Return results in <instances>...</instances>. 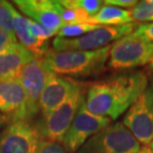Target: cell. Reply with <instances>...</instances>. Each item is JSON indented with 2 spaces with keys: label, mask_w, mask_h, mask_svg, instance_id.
Wrapping results in <instances>:
<instances>
[{
  "label": "cell",
  "mask_w": 153,
  "mask_h": 153,
  "mask_svg": "<svg viewBox=\"0 0 153 153\" xmlns=\"http://www.w3.org/2000/svg\"><path fill=\"white\" fill-rule=\"evenodd\" d=\"M148 85V76L143 71L117 74L88 88L85 108L94 115L115 120L128 111Z\"/></svg>",
  "instance_id": "cell-1"
},
{
  "label": "cell",
  "mask_w": 153,
  "mask_h": 153,
  "mask_svg": "<svg viewBox=\"0 0 153 153\" xmlns=\"http://www.w3.org/2000/svg\"><path fill=\"white\" fill-rule=\"evenodd\" d=\"M111 45L94 51H48L42 60L52 73L91 76L105 72Z\"/></svg>",
  "instance_id": "cell-2"
},
{
  "label": "cell",
  "mask_w": 153,
  "mask_h": 153,
  "mask_svg": "<svg viewBox=\"0 0 153 153\" xmlns=\"http://www.w3.org/2000/svg\"><path fill=\"white\" fill-rule=\"evenodd\" d=\"M85 100L82 82H76L67 99L53 111L41 119L35 125L44 140L62 143L65 134L74 120L76 112Z\"/></svg>",
  "instance_id": "cell-3"
},
{
  "label": "cell",
  "mask_w": 153,
  "mask_h": 153,
  "mask_svg": "<svg viewBox=\"0 0 153 153\" xmlns=\"http://www.w3.org/2000/svg\"><path fill=\"white\" fill-rule=\"evenodd\" d=\"M136 23L119 26H102L78 38H60L53 40L54 51H94L109 46L120 38L131 34L137 28Z\"/></svg>",
  "instance_id": "cell-4"
},
{
  "label": "cell",
  "mask_w": 153,
  "mask_h": 153,
  "mask_svg": "<svg viewBox=\"0 0 153 153\" xmlns=\"http://www.w3.org/2000/svg\"><path fill=\"white\" fill-rule=\"evenodd\" d=\"M153 58V42L133 33L112 43L108 67L111 70H127L148 65Z\"/></svg>",
  "instance_id": "cell-5"
},
{
  "label": "cell",
  "mask_w": 153,
  "mask_h": 153,
  "mask_svg": "<svg viewBox=\"0 0 153 153\" xmlns=\"http://www.w3.org/2000/svg\"><path fill=\"white\" fill-rule=\"evenodd\" d=\"M139 149L140 143L123 123L115 122L91 137L76 153H136Z\"/></svg>",
  "instance_id": "cell-6"
},
{
  "label": "cell",
  "mask_w": 153,
  "mask_h": 153,
  "mask_svg": "<svg viewBox=\"0 0 153 153\" xmlns=\"http://www.w3.org/2000/svg\"><path fill=\"white\" fill-rule=\"evenodd\" d=\"M122 123L140 144L153 140V84L148 85L125 114Z\"/></svg>",
  "instance_id": "cell-7"
},
{
  "label": "cell",
  "mask_w": 153,
  "mask_h": 153,
  "mask_svg": "<svg viewBox=\"0 0 153 153\" xmlns=\"http://www.w3.org/2000/svg\"><path fill=\"white\" fill-rule=\"evenodd\" d=\"M109 124H111V119L91 114L84 102L64 136L63 147L67 152L76 153L91 137L105 129Z\"/></svg>",
  "instance_id": "cell-8"
},
{
  "label": "cell",
  "mask_w": 153,
  "mask_h": 153,
  "mask_svg": "<svg viewBox=\"0 0 153 153\" xmlns=\"http://www.w3.org/2000/svg\"><path fill=\"white\" fill-rule=\"evenodd\" d=\"M44 141L35 125L15 121L0 132V153H37Z\"/></svg>",
  "instance_id": "cell-9"
},
{
  "label": "cell",
  "mask_w": 153,
  "mask_h": 153,
  "mask_svg": "<svg viewBox=\"0 0 153 153\" xmlns=\"http://www.w3.org/2000/svg\"><path fill=\"white\" fill-rule=\"evenodd\" d=\"M51 73L43 62L42 58H36L32 62L27 64L18 75V79H20L26 94L28 122L40 112V97Z\"/></svg>",
  "instance_id": "cell-10"
},
{
  "label": "cell",
  "mask_w": 153,
  "mask_h": 153,
  "mask_svg": "<svg viewBox=\"0 0 153 153\" xmlns=\"http://www.w3.org/2000/svg\"><path fill=\"white\" fill-rule=\"evenodd\" d=\"M0 112L11 122H28L26 94L18 76L0 82Z\"/></svg>",
  "instance_id": "cell-11"
},
{
  "label": "cell",
  "mask_w": 153,
  "mask_h": 153,
  "mask_svg": "<svg viewBox=\"0 0 153 153\" xmlns=\"http://www.w3.org/2000/svg\"><path fill=\"white\" fill-rule=\"evenodd\" d=\"M13 3L29 19L42 24L56 34L66 25L58 14L53 0H15Z\"/></svg>",
  "instance_id": "cell-12"
},
{
  "label": "cell",
  "mask_w": 153,
  "mask_h": 153,
  "mask_svg": "<svg viewBox=\"0 0 153 153\" xmlns=\"http://www.w3.org/2000/svg\"><path fill=\"white\" fill-rule=\"evenodd\" d=\"M76 84V81L71 78L51 73L40 97L39 109L41 115L46 116L57 108L67 99Z\"/></svg>",
  "instance_id": "cell-13"
},
{
  "label": "cell",
  "mask_w": 153,
  "mask_h": 153,
  "mask_svg": "<svg viewBox=\"0 0 153 153\" xmlns=\"http://www.w3.org/2000/svg\"><path fill=\"white\" fill-rule=\"evenodd\" d=\"M20 43L0 52V82L17 78L27 64L36 59Z\"/></svg>",
  "instance_id": "cell-14"
},
{
  "label": "cell",
  "mask_w": 153,
  "mask_h": 153,
  "mask_svg": "<svg viewBox=\"0 0 153 153\" xmlns=\"http://www.w3.org/2000/svg\"><path fill=\"white\" fill-rule=\"evenodd\" d=\"M11 14L13 20V30L17 40H19L20 44L29 50L37 58H43V56L49 51L47 42L36 39L31 35L28 27L27 18L22 16L18 12L13 5L11 4Z\"/></svg>",
  "instance_id": "cell-15"
},
{
  "label": "cell",
  "mask_w": 153,
  "mask_h": 153,
  "mask_svg": "<svg viewBox=\"0 0 153 153\" xmlns=\"http://www.w3.org/2000/svg\"><path fill=\"white\" fill-rule=\"evenodd\" d=\"M91 22L102 26H119L132 23L133 20L129 10L103 4L100 10L91 18Z\"/></svg>",
  "instance_id": "cell-16"
},
{
  "label": "cell",
  "mask_w": 153,
  "mask_h": 153,
  "mask_svg": "<svg viewBox=\"0 0 153 153\" xmlns=\"http://www.w3.org/2000/svg\"><path fill=\"white\" fill-rule=\"evenodd\" d=\"M55 8L60 15L61 19L64 21L66 25H70V24H81V23H91V18L85 14L84 12L76 10L74 8H69L66 6L62 5L60 1H56L53 0Z\"/></svg>",
  "instance_id": "cell-17"
},
{
  "label": "cell",
  "mask_w": 153,
  "mask_h": 153,
  "mask_svg": "<svg viewBox=\"0 0 153 153\" xmlns=\"http://www.w3.org/2000/svg\"><path fill=\"white\" fill-rule=\"evenodd\" d=\"M60 3L66 7L74 8L93 18L103 6L100 0H61Z\"/></svg>",
  "instance_id": "cell-18"
},
{
  "label": "cell",
  "mask_w": 153,
  "mask_h": 153,
  "mask_svg": "<svg viewBox=\"0 0 153 153\" xmlns=\"http://www.w3.org/2000/svg\"><path fill=\"white\" fill-rule=\"evenodd\" d=\"M100 25L91 23H81V24H70L64 25L57 33V37L60 38H78L94 31L99 28Z\"/></svg>",
  "instance_id": "cell-19"
},
{
  "label": "cell",
  "mask_w": 153,
  "mask_h": 153,
  "mask_svg": "<svg viewBox=\"0 0 153 153\" xmlns=\"http://www.w3.org/2000/svg\"><path fill=\"white\" fill-rule=\"evenodd\" d=\"M129 13L133 21H152L153 6L145 1L138 2L133 8L129 9Z\"/></svg>",
  "instance_id": "cell-20"
},
{
  "label": "cell",
  "mask_w": 153,
  "mask_h": 153,
  "mask_svg": "<svg viewBox=\"0 0 153 153\" xmlns=\"http://www.w3.org/2000/svg\"><path fill=\"white\" fill-rule=\"evenodd\" d=\"M0 29L14 34L11 3L4 0H0Z\"/></svg>",
  "instance_id": "cell-21"
},
{
  "label": "cell",
  "mask_w": 153,
  "mask_h": 153,
  "mask_svg": "<svg viewBox=\"0 0 153 153\" xmlns=\"http://www.w3.org/2000/svg\"><path fill=\"white\" fill-rule=\"evenodd\" d=\"M27 21H28L29 31L33 37H35L36 39L47 42L51 37L57 35L55 32L49 30L48 28H46L45 26H43L42 24L36 22L34 20H31V19H29V18H27Z\"/></svg>",
  "instance_id": "cell-22"
},
{
  "label": "cell",
  "mask_w": 153,
  "mask_h": 153,
  "mask_svg": "<svg viewBox=\"0 0 153 153\" xmlns=\"http://www.w3.org/2000/svg\"><path fill=\"white\" fill-rule=\"evenodd\" d=\"M18 43L19 42H18L15 34L0 29V52L13 47L14 45L18 44Z\"/></svg>",
  "instance_id": "cell-23"
},
{
  "label": "cell",
  "mask_w": 153,
  "mask_h": 153,
  "mask_svg": "<svg viewBox=\"0 0 153 153\" xmlns=\"http://www.w3.org/2000/svg\"><path fill=\"white\" fill-rule=\"evenodd\" d=\"M133 34L138 36L140 38H143L150 42H153V22L138 25L137 28L134 30Z\"/></svg>",
  "instance_id": "cell-24"
},
{
  "label": "cell",
  "mask_w": 153,
  "mask_h": 153,
  "mask_svg": "<svg viewBox=\"0 0 153 153\" xmlns=\"http://www.w3.org/2000/svg\"><path fill=\"white\" fill-rule=\"evenodd\" d=\"M37 153H67V151L60 143L44 140Z\"/></svg>",
  "instance_id": "cell-25"
},
{
  "label": "cell",
  "mask_w": 153,
  "mask_h": 153,
  "mask_svg": "<svg viewBox=\"0 0 153 153\" xmlns=\"http://www.w3.org/2000/svg\"><path fill=\"white\" fill-rule=\"evenodd\" d=\"M138 1L135 0H105L103 1V4L105 5H111V6H115L118 8H133Z\"/></svg>",
  "instance_id": "cell-26"
},
{
  "label": "cell",
  "mask_w": 153,
  "mask_h": 153,
  "mask_svg": "<svg viewBox=\"0 0 153 153\" xmlns=\"http://www.w3.org/2000/svg\"><path fill=\"white\" fill-rule=\"evenodd\" d=\"M146 71H147L149 76L151 78V79H153V58L152 60L149 62V64L147 65V69H146Z\"/></svg>",
  "instance_id": "cell-27"
},
{
  "label": "cell",
  "mask_w": 153,
  "mask_h": 153,
  "mask_svg": "<svg viewBox=\"0 0 153 153\" xmlns=\"http://www.w3.org/2000/svg\"><path fill=\"white\" fill-rule=\"evenodd\" d=\"M136 153H152L151 150H150V148L148 147V146H143L142 148H140L138 152H136Z\"/></svg>",
  "instance_id": "cell-28"
},
{
  "label": "cell",
  "mask_w": 153,
  "mask_h": 153,
  "mask_svg": "<svg viewBox=\"0 0 153 153\" xmlns=\"http://www.w3.org/2000/svg\"><path fill=\"white\" fill-rule=\"evenodd\" d=\"M149 148H150L151 152L153 153V140H152V141H151V143H150V147H149Z\"/></svg>",
  "instance_id": "cell-29"
}]
</instances>
